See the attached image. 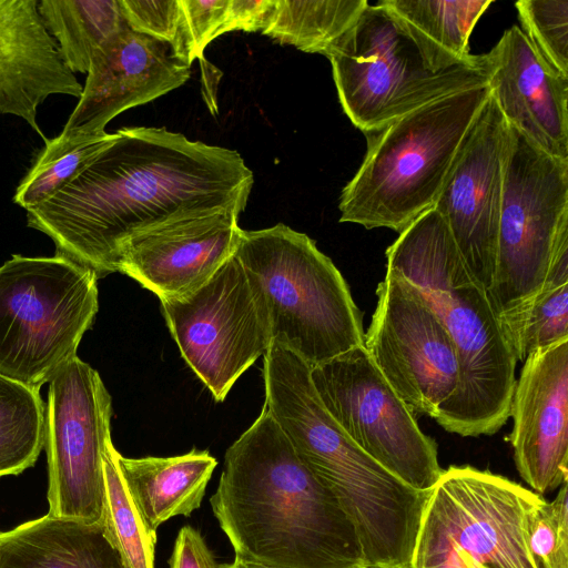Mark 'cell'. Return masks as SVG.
<instances>
[{
	"instance_id": "cell-1",
	"label": "cell",
	"mask_w": 568,
	"mask_h": 568,
	"mask_svg": "<svg viewBox=\"0 0 568 568\" xmlns=\"http://www.w3.org/2000/svg\"><path fill=\"white\" fill-rule=\"evenodd\" d=\"M115 133L70 183L26 210L27 225L53 241L55 255L101 278L118 272L124 246L141 233L245 209L254 178L237 151L165 128Z\"/></svg>"
},
{
	"instance_id": "cell-2",
	"label": "cell",
	"mask_w": 568,
	"mask_h": 568,
	"mask_svg": "<svg viewBox=\"0 0 568 568\" xmlns=\"http://www.w3.org/2000/svg\"><path fill=\"white\" fill-rule=\"evenodd\" d=\"M210 504L237 558L274 568H367L338 500L265 404L226 450Z\"/></svg>"
},
{
	"instance_id": "cell-3",
	"label": "cell",
	"mask_w": 568,
	"mask_h": 568,
	"mask_svg": "<svg viewBox=\"0 0 568 568\" xmlns=\"http://www.w3.org/2000/svg\"><path fill=\"white\" fill-rule=\"evenodd\" d=\"M386 260L420 291L456 349L458 385L438 407L436 422L463 437L494 435L509 419L517 361L486 290L467 270L438 212L433 207L407 225Z\"/></svg>"
},
{
	"instance_id": "cell-4",
	"label": "cell",
	"mask_w": 568,
	"mask_h": 568,
	"mask_svg": "<svg viewBox=\"0 0 568 568\" xmlns=\"http://www.w3.org/2000/svg\"><path fill=\"white\" fill-rule=\"evenodd\" d=\"M234 255L271 343L310 368L364 345L362 313L346 281L308 235L283 223L243 231Z\"/></svg>"
},
{
	"instance_id": "cell-5",
	"label": "cell",
	"mask_w": 568,
	"mask_h": 568,
	"mask_svg": "<svg viewBox=\"0 0 568 568\" xmlns=\"http://www.w3.org/2000/svg\"><path fill=\"white\" fill-rule=\"evenodd\" d=\"M489 85L449 94L365 134L366 155L343 189L339 222L400 233L434 207Z\"/></svg>"
},
{
	"instance_id": "cell-6",
	"label": "cell",
	"mask_w": 568,
	"mask_h": 568,
	"mask_svg": "<svg viewBox=\"0 0 568 568\" xmlns=\"http://www.w3.org/2000/svg\"><path fill=\"white\" fill-rule=\"evenodd\" d=\"M344 113L364 134L449 94L488 84V54L448 64L381 3L364 9L327 55Z\"/></svg>"
},
{
	"instance_id": "cell-7",
	"label": "cell",
	"mask_w": 568,
	"mask_h": 568,
	"mask_svg": "<svg viewBox=\"0 0 568 568\" xmlns=\"http://www.w3.org/2000/svg\"><path fill=\"white\" fill-rule=\"evenodd\" d=\"M98 276L62 256L0 266V375L40 389L73 357L99 310Z\"/></svg>"
},
{
	"instance_id": "cell-8",
	"label": "cell",
	"mask_w": 568,
	"mask_h": 568,
	"mask_svg": "<svg viewBox=\"0 0 568 568\" xmlns=\"http://www.w3.org/2000/svg\"><path fill=\"white\" fill-rule=\"evenodd\" d=\"M545 498L471 466L444 469L423 511L412 568H466L463 551L488 568H538L530 523Z\"/></svg>"
},
{
	"instance_id": "cell-9",
	"label": "cell",
	"mask_w": 568,
	"mask_h": 568,
	"mask_svg": "<svg viewBox=\"0 0 568 568\" xmlns=\"http://www.w3.org/2000/svg\"><path fill=\"white\" fill-rule=\"evenodd\" d=\"M567 230L568 160L550 156L508 124L495 268L487 290L497 317L542 288Z\"/></svg>"
},
{
	"instance_id": "cell-10",
	"label": "cell",
	"mask_w": 568,
	"mask_h": 568,
	"mask_svg": "<svg viewBox=\"0 0 568 568\" xmlns=\"http://www.w3.org/2000/svg\"><path fill=\"white\" fill-rule=\"evenodd\" d=\"M310 376L326 410L364 453L410 487L432 489L444 471L437 444L364 345L311 368Z\"/></svg>"
},
{
	"instance_id": "cell-11",
	"label": "cell",
	"mask_w": 568,
	"mask_h": 568,
	"mask_svg": "<svg viewBox=\"0 0 568 568\" xmlns=\"http://www.w3.org/2000/svg\"><path fill=\"white\" fill-rule=\"evenodd\" d=\"M111 415V396L99 373L78 356L49 382L48 514L90 524L104 519Z\"/></svg>"
},
{
	"instance_id": "cell-12",
	"label": "cell",
	"mask_w": 568,
	"mask_h": 568,
	"mask_svg": "<svg viewBox=\"0 0 568 568\" xmlns=\"http://www.w3.org/2000/svg\"><path fill=\"white\" fill-rule=\"evenodd\" d=\"M364 347L413 414L435 418L458 385L454 343L442 320L399 271L386 266Z\"/></svg>"
},
{
	"instance_id": "cell-13",
	"label": "cell",
	"mask_w": 568,
	"mask_h": 568,
	"mask_svg": "<svg viewBox=\"0 0 568 568\" xmlns=\"http://www.w3.org/2000/svg\"><path fill=\"white\" fill-rule=\"evenodd\" d=\"M161 304L182 357L216 402L272 344L234 254L197 290Z\"/></svg>"
},
{
	"instance_id": "cell-14",
	"label": "cell",
	"mask_w": 568,
	"mask_h": 568,
	"mask_svg": "<svg viewBox=\"0 0 568 568\" xmlns=\"http://www.w3.org/2000/svg\"><path fill=\"white\" fill-rule=\"evenodd\" d=\"M507 148L508 124L490 94L434 204L467 270L486 292L495 268Z\"/></svg>"
},
{
	"instance_id": "cell-15",
	"label": "cell",
	"mask_w": 568,
	"mask_h": 568,
	"mask_svg": "<svg viewBox=\"0 0 568 568\" xmlns=\"http://www.w3.org/2000/svg\"><path fill=\"white\" fill-rule=\"evenodd\" d=\"M523 363L510 403L508 442L518 474L542 496L568 478V338Z\"/></svg>"
},
{
	"instance_id": "cell-16",
	"label": "cell",
	"mask_w": 568,
	"mask_h": 568,
	"mask_svg": "<svg viewBox=\"0 0 568 568\" xmlns=\"http://www.w3.org/2000/svg\"><path fill=\"white\" fill-rule=\"evenodd\" d=\"M190 75L191 67L168 42L126 26L93 54L82 93L61 132L104 134L116 115L181 87Z\"/></svg>"
},
{
	"instance_id": "cell-17",
	"label": "cell",
	"mask_w": 568,
	"mask_h": 568,
	"mask_svg": "<svg viewBox=\"0 0 568 568\" xmlns=\"http://www.w3.org/2000/svg\"><path fill=\"white\" fill-rule=\"evenodd\" d=\"M240 209H224L152 229L124 246L118 272L160 301L184 296L207 282L235 253Z\"/></svg>"
},
{
	"instance_id": "cell-18",
	"label": "cell",
	"mask_w": 568,
	"mask_h": 568,
	"mask_svg": "<svg viewBox=\"0 0 568 568\" xmlns=\"http://www.w3.org/2000/svg\"><path fill=\"white\" fill-rule=\"evenodd\" d=\"M487 54L490 94L506 122L545 153L568 160V78L538 55L518 26Z\"/></svg>"
},
{
	"instance_id": "cell-19",
	"label": "cell",
	"mask_w": 568,
	"mask_h": 568,
	"mask_svg": "<svg viewBox=\"0 0 568 568\" xmlns=\"http://www.w3.org/2000/svg\"><path fill=\"white\" fill-rule=\"evenodd\" d=\"M39 0H0V114L24 120L44 141L38 106L52 94L80 98L83 85L60 58Z\"/></svg>"
},
{
	"instance_id": "cell-20",
	"label": "cell",
	"mask_w": 568,
	"mask_h": 568,
	"mask_svg": "<svg viewBox=\"0 0 568 568\" xmlns=\"http://www.w3.org/2000/svg\"><path fill=\"white\" fill-rule=\"evenodd\" d=\"M0 568H128L105 523L47 514L0 531Z\"/></svg>"
},
{
	"instance_id": "cell-21",
	"label": "cell",
	"mask_w": 568,
	"mask_h": 568,
	"mask_svg": "<svg viewBox=\"0 0 568 568\" xmlns=\"http://www.w3.org/2000/svg\"><path fill=\"white\" fill-rule=\"evenodd\" d=\"M114 459L129 496L148 531L175 516H190L202 505L217 465L207 450L192 449L173 457L128 458L116 449Z\"/></svg>"
},
{
	"instance_id": "cell-22",
	"label": "cell",
	"mask_w": 568,
	"mask_h": 568,
	"mask_svg": "<svg viewBox=\"0 0 568 568\" xmlns=\"http://www.w3.org/2000/svg\"><path fill=\"white\" fill-rule=\"evenodd\" d=\"M490 0H381L433 55L448 64L466 63L469 38Z\"/></svg>"
},
{
	"instance_id": "cell-23",
	"label": "cell",
	"mask_w": 568,
	"mask_h": 568,
	"mask_svg": "<svg viewBox=\"0 0 568 568\" xmlns=\"http://www.w3.org/2000/svg\"><path fill=\"white\" fill-rule=\"evenodd\" d=\"M498 320L517 362L568 338V243L557 247L542 288Z\"/></svg>"
},
{
	"instance_id": "cell-24",
	"label": "cell",
	"mask_w": 568,
	"mask_h": 568,
	"mask_svg": "<svg viewBox=\"0 0 568 568\" xmlns=\"http://www.w3.org/2000/svg\"><path fill=\"white\" fill-rule=\"evenodd\" d=\"M38 10L73 73H87L95 51L126 27L119 0H39Z\"/></svg>"
},
{
	"instance_id": "cell-25",
	"label": "cell",
	"mask_w": 568,
	"mask_h": 568,
	"mask_svg": "<svg viewBox=\"0 0 568 568\" xmlns=\"http://www.w3.org/2000/svg\"><path fill=\"white\" fill-rule=\"evenodd\" d=\"M367 6V0H274L262 32L304 52L327 57Z\"/></svg>"
},
{
	"instance_id": "cell-26",
	"label": "cell",
	"mask_w": 568,
	"mask_h": 568,
	"mask_svg": "<svg viewBox=\"0 0 568 568\" xmlns=\"http://www.w3.org/2000/svg\"><path fill=\"white\" fill-rule=\"evenodd\" d=\"M44 437L45 406L39 390L0 375V477L32 467Z\"/></svg>"
},
{
	"instance_id": "cell-27",
	"label": "cell",
	"mask_w": 568,
	"mask_h": 568,
	"mask_svg": "<svg viewBox=\"0 0 568 568\" xmlns=\"http://www.w3.org/2000/svg\"><path fill=\"white\" fill-rule=\"evenodd\" d=\"M116 133L71 135L60 133L44 141L28 173L16 189L13 202L28 210L37 206L70 183Z\"/></svg>"
},
{
	"instance_id": "cell-28",
	"label": "cell",
	"mask_w": 568,
	"mask_h": 568,
	"mask_svg": "<svg viewBox=\"0 0 568 568\" xmlns=\"http://www.w3.org/2000/svg\"><path fill=\"white\" fill-rule=\"evenodd\" d=\"M114 450L111 442L104 455V520L128 568H154L156 537L148 531L126 491Z\"/></svg>"
},
{
	"instance_id": "cell-29",
	"label": "cell",
	"mask_w": 568,
	"mask_h": 568,
	"mask_svg": "<svg viewBox=\"0 0 568 568\" xmlns=\"http://www.w3.org/2000/svg\"><path fill=\"white\" fill-rule=\"evenodd\" d=\"M515 7L520 29L535 51L568 78V0H520Z\"/></svg>"
},
{
	"instance_id": "cell-30",
	"label": "cell",
	"mask_w": 568,
	"mask_h": 568,
	"mask_svg": "<svg viewBox=\"0 0 568 568\" xmlns=\"http://www.w3.org/2000/svg\"><path fill=\"white\" fill-rule=\"evenodd\" d=\"M567 483L550 503L535 511L529 530V545L538 568H568Z\"/></svg>"
},
{
	"instance_id": "cell-31",
	"label": "cell",
	"mask_w": 568,
	"mask_h": 568,
	"mask_svg": "<svg viewBox=\"0 0 568 568\" xmlns=\"http://www.w3.org/2000/svg\"><path fill=\"white\" fill-rule=\"evenodd\" d=\"M230 0H180L179 34L172 50L175 57L190 65L203 59L206 45L222 36Z\"/></svg>"
},
{
	"instance_id": "cell-32",
	"label": "cell",
	"mask_w": 568,
	"mask_h": 568,
	"mask_svg": "<svg viewBox=\"0 0 568 568\" xmlns=\"http://www.w3.org/2000/svg\"><path fill=\"white\" fill-rule=\"evenodd\" d=\"M119 4L131 30L173 48L180 28V0H119Z\"/></svg>"
},
{
	"instance_id": "cell-33",
	"label": "cell",
	"mask_w": 568,
	"mask_h": 568,
	"mask_svg": "<svg viewBox=\"0 0 568 568\" xmlns=\"http://www.w3.org/2000/svg\"><path fill=\"white\" fill-rule=\"evenodd\" d=\"M169 566L170 568H220L202 534L191 526L180 529Z\"/></svg>"
},
{
	"instance_id": "cell-34",
	"label": "cell",
	"mask_w": 568,
	"mask_h": 568,
	"mask_svg": "<svg viewBox=\"0 0 568 568\" xmlns=\"http://www.w3.org/2000/svg\"><path fill=\"white\" fill-rule=\"evenodd\" d=\"M274 0H230L222 33L263 30Z\"/></svg>"
},
{
	"instance_id": "cell-35",
	"label": "cell",
	"mask_w": 568,
	"mask_h": 568,
	"mask_svg": "<svg viewBox=\"0 0 568 568\" xmlns=\"http://www.w3.org/2000/svg\"><path fill=\"white\" fill-rule=\"evenodd\" d=\"M220 568H274V567L243 560L241 558L235 557L234 560L230 564H220Z\"/></svg>"
},
{
	"instance_id": "cell-36",
	"label": "cell",
	"mask_w": 568,
	"mask_h": 568,
	"mask_svg": "<svg viewBox=\"0 0 568 568\" xmlns=\"http://www.w3.org/2000/svg\"><path fill=\"white\" fill-rule=\"evenodd\" d=\"M457 557L462 560L466 568H488L476 560L471 559L468 555L463 551L456 552Z\"/></svg>"
}]
</instances>
